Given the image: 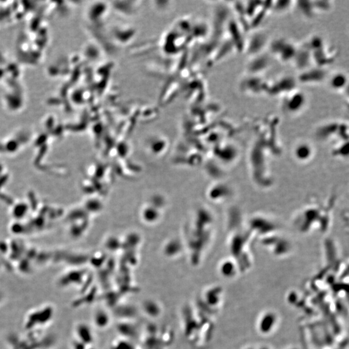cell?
<instances>
[{
	"label": "cell",
	"instance_id": "cell-1",
	"mask_svg": "<svg viewBox=\"0 0 349 349\" xmlns=\"http://www.w3.org/2000/svg\"><path fill=\"white\" fill-rule=\"evenodd\" d=\"M347 79L345 74L338 73L332 77L330 80V85L333 89H341L346 84Z\"/></svg>",
	"mask_w": 349,
	"mask_h": 349
}]
</instances>
